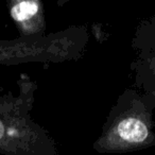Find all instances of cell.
Returning <instances> with one entry per match:
<instances>
[{
  "instance_id": "cell-1",
  "label": "cell",
  "mask_w": 155,
  "mask_h": 155,
  "mask_svg": "<svg viewBox=\"0 0 155 155\" xmlns=\"http://www.w3.org/2000/svg\"><path fill=\"white\" fill-rule=\"evenodd\" d=\"M155 96L127 88L118 98L94 142L102 154H124L155 147Z\"/></svg>"
},
{
  "instance_id": "cell-2",
  "label": "cell",
  "mask_w": 155,
  "mask_h": 155,
  "mask_svg": "<svg viewBox=\"0 0 155 155\" xmlns=\"http://www.w3.org/2000/svg\"><path fill=\"white\" fill-rule=\"evenodd\" d=\"M36 88L22 74L19 95L0 96V154L58 155L54 139L30 117Z\"/></svg>"
},
{
  "instance_id": "cell-3",
  "label": "cell",
  "mask_w": 155,
  "mask_h": 155,
  "mask_svg": "<svg viewBox=\"0 0 155 155\" xmlns=\"http://www.w3.org/2000/svg\"><path fill=\"white\" fill-rule=\"evenodd\" d=\"M9 14L20 37L44 35L46 31L45 9L41 0H11Z\"/></svg>"
},
{
  "instance_id": "cell-4",
  "label": "cell",
  "mask_w": 155,
  "mask_h": 155,
  "mask_svg": "<svg viewBox=\"0 0 155 155\" xmlns=\"http://www.w3.org/2000/svg\"><path fill=\"white\" fill-rule=\"evenodd\" d=\"M135 70V85L142 93L155 96V52L139 56L132 65Z\"/></svg>"
},
{
  "instance_id": "cell-5",
  "label": "cell",
  "mask_w": 155,
  "mask_h": 155,
  "mask_svg": "<svg viewBox=\"0 0 155 155\" xmlns=\"http://www.w3.org/2000/svg\"><path fill=\"white\" fill-rule=\"evenodd\" d=\"M133 48L137 58L155 52V15L139 26L133 39Z\"/></svg>"
}]
</instances>
